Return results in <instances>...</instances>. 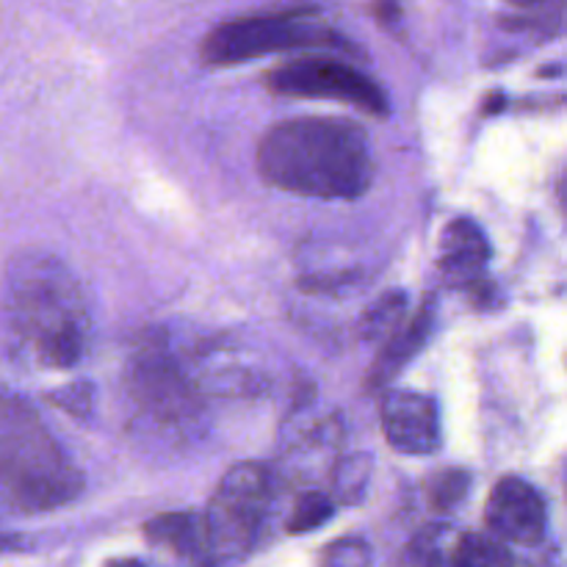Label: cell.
Here are the masks:
<instances>
[{
	"mask_svg": "<svg viewBox=\"0 0 567 567\" xmlns=\"http://www.w3.org/2000/svg\"><path fill=\"white\" fill-rule=\"evenodd\" d=\"M269 186L316 199H360L374 183V155L363 127L336 116H297L269 127L258 147Z\"/></svg>",
	"mask_w": 567,
	"mask_h": 567,
	"instance_id": "6da1fadb",
	"label": "cell"
},
{
	"mask_svg": "<svg viewBox=\"0 0 567 567\" xmlns=\"http://www.w3.org/2000/svg\"><path fill=\"white\" fill-rule=\"evenodd\" d=\"M6 330L44 369H70L86 354L92 316L81 282L53 255L28 249L9 264L0 291Z\"/></svg>",
	"mask_w": 567,
	"mask_h": 567,
	"instance_id": "7a4b0ae2",
	"label": "cell"
},
{
	"mask_svg": "<svg viewBox=\"0 0 567 567\" xmlns=\"http://www.w3.org/2000/svg\"><path fill=\"white\" fill-rule=\"evenodd\" d=\"M83 474L31 404L0 396V518H31L75 502Z\"/></svg>",
	"mask_w": 567,
	"mask_h": 567,
	"instance_id": "3957f363",
	"label": "cell"
},
{
	"mask_svg": "<svg viewBox=\"0 0 567 567\" xmlns=\"http://www.w3.org/2000/svg\"><path fill=\"white\" fill-rule=\"evenodd\" d=\"M271 504H275L271 471L258 463L233 465L221 476L203 518L210 557L221 563L247 557L264 535Z\"/></svg>",
	"mask_w": 567,
	"mask_h": 567,
	"instance_id": "277c9868",
	"label": "cell"
},
{
	"mask_svg": "<svg viewBox=\"0 0 567 567\" xmlns=\"http://www.w3.org/2000/svg\"><path fill=\"white\" fill-rule=\"evenodd\" d=\"M297 48H343V39L316 22V9H288L221 22L203 39L199 55L210 66H233Z\"/></svg>",
	"mask_w": 567,
	"mask_h": 567,
	"instance_id": "5b68a950",
	"label": "cell"
},
{
	"mask_svg": "<svg viewBox=\"0 0 567 567\" xmlns=\"http://www.w3.org/2000/svg\"><path fill=\"white\" fill-rule=\"evenodd\" d=\"M266 89L280 97L338 100L371 116H385L388 97L365 72L327 55H305L266 72Z\"/></svg>",
	"mask_w": 567,
	"mask_h": 567,
	"instance_id": "8992f818",
	"label": "cell"
},
{
	"mask_svg": "<svg viewBox=\"0 0 567 567\" xmlns=\"http://www.w3.org/2000/svg\"><path fill=\"white\" fill-rule=\"evenodd\" d=\"M485 520L496 540L537 546L546 537L548 509L537 487L520 476H504L487 498Z\"/></svg>",
	"mask_w": 567,
	"mask_h": 567,
	"instance_id": "52a82bcc",
	"label": "cell"
},
{
	"mask_svg": "<svg viewBox=\"0 0 567 567\" xmlns=\"http://www.w3.org/2000/svg\"><path fill=\"white\" fill-rule=\"evenodd\" d=\"M382 432L391 449L410 457H426L441 449L437 404L415 391H391L380 408Z\"/></svg>",
	"mask_w": 567,
	"mask_h": 567,
	"instance_id": "ba28073f",
	"label": "cell"
},
{
	"mask_svg": "<svg viewBox=\"0 0 567 567\" xmlns=\"http://www.w3.org/2000/svg\"><path fill=\"white\" fill-rule=\"evenodd\" d=\"M491 264V241L474 219H452L441 233L437 244V269L452 286H480Z\"/></svg>",
	"mask_w": 567,
	"mask_h": 567,
	"instance_id": "9c48e42d",
	"label": "cell"
},
{
	"mask_svg": "<svg viewBox=\"0 0 567 567\" xmlns=\"http://www.w3.org/2000/svg\"><path fill=\"white\" fill-rule=\"evenodd\" d=\"M432 327H435V310H432V299H426L419 308V313L413 319L404 321L385 343H382L380 358L374 360L369 371V385L371 388H385L415 354L424 349V343L430 341Z\"/></svg>",
	"mask_w": 567,
	"mask_h": 567,
	"instance_id": "30bf717a",
	"label": "cell"
},
{
	"mask_svg": "<svg viewBox=\"0 0 567 567\" xmlns=\"http://www.w3.org/2000/svg\"><path fill=\"white\" fill-rule=\"evenodd\" d=\"M144 537L153 546L166 548L177 557L192 559L194 565L208 563V535H205L203 515L194 513H164L144 526Z\"/></svg>",
	"mask_w": 567,
	"mask_h": 567,
	"instance_id": "8fae6325",
	"label": "cell"
},
{
	"mask_svg": "<svg viewBox=\"0 0 567 567\" xmlns=\"http://www.w3.org/2000/svg\"><path fill=\"white\" fill-rule=\"evenodd\" d=\"M457 535L449 526H430L408 543L402 554V567H452V554Z\"/></svg>",
	"mask_w": 567,
	"mask_h": 567,
	"instance_id": "7c38bea8",
	"label": "cell"
},
{
	"mask_svg": "<svg viewBox=\"0 0 567 567\" xmlns=\"http://www.w3.org/2000/svg\"><path fill=\"white\" fill-rule=\"evenodd\" d=\"M513 554L493 535L465 532L457 535L452 554V567H513Z\"/></svg>",
	"mask_w": 567,
	"mask_h": 567,
	"instance_id": "4fadbf2b",
	"label": "cell"
},
{
	"mask_svg": "<svg viewBox=\"0 0 567 567\" xmlns=\"http://www.w3.org/2000/svg\"><path fill=\"white\" fill-rule=\"evenodd\" d=\"M404 313H408V297L404 293H385L365 316L363 336L371 338V341L385 343L408 321Z\"/></svg>",
	"mask_w": 567,
	"mask_h": 567,
	"instance_id": "5bb4252c",
	"label": "cell"
},
{
	"mask_svg": "<svg viewBox=\"0 0 567 567\" xmlns=\"http://www.w3.org/2000/svg\"><path fill=\"white\" fill-rule=\"evenodd\" d=\"M332 513H336V507H332L330 496H324L319 491L302 493L297 498V504H293L291 515H288L286 529L291 535H305V532H313L319 526H324L332 518Z\"/></svg>",
	"mask_w": 567,
	"mask_h": 567,
	"instance_id": "9a60e30c",
	"label": "cell"
},
{
	"mask_svg": "<svg viewBox=\"0 0 567 567\" xmlns=\"http://www.w3.org/2000/svg\"><path fill=\"white\" fill-rule=\"evenodd\" d=\"M471 491V476L460 468H446L441 474H435L426 485V498L435 509L449 513V509L460 507L465 502Z\"/></svg>",
	"mask_w": 567,
	"mask_h": 567,
	"instance_id": "2e32d148",
	"label": "cell"
},
{
	"mask_svg": "<svg viewBox=\"0 0 567 567\" xmlns=\"http://www.w3.org/2000/svg\"><path fill=\"white\" fill-rule=\"evenodd\" d=\"M319 567H371L369 543L358 537H341L321 551Z\"/></svg>",
	"mask_w": 567,
	"mask_h": 567,
	"instance_id": "e0dca14e",
	"label": "cell"
},
{
	"mask_svg": "<svg viewBox=\"0 0 567 567\" xmlns=\"http://www.w3.org/2000/svg\"><path fill=\"white\" fill-rule=\"evenodd\" d=\"M374 14L382 25H391L399 20V3L396 0H374Z\"/></svg>",
	"mask_w": 567,
	"mask_h": 567,
	"instance_id": "ac0fdd59",
	"label": "cell"
},
{
	"mask_svg": "<svg viewBox=\"0 0 567 567\" xmlns=\"http://www.w3.org/2000/svg\"><path fill=\"white\" fill-rule=\"evenodd\" d=\"M103 567H144V565L138 563V559H111V563Z\"/></svg>",
	"mask_w": 567,
	"mask_h": 567,
	"instance_id": "d6986e66",
	"label": "cell"
},
{
	"mask_svg": "<svg viewBox=\"0 0 567 567\" xmlns=\"http://www.w3.org/2000/svg\"><path fill=\"white\" fill-rule=\"evenodd\" d=\"M513 6H520V9H529V6H537L543 3V0H509Z\"/></svg>",
	"mask_w": 567,
	"mask_h": 567,
	"instance_id": "ffe728a7",
	"label": "cell"
},
{
	"mask_svg": "<svg viewBox=\"0 0 567 567\" xmlns=\"http://www.w3.org/2000/svg\"><path fill=\"white\" fill-rule=\"evenodd\" d=\"M194 567H214V565H208V563H203V565H194Z\"/></svg>",
	"mask_w": 567,
	"mask_h": 567,
	"instance_id": "44dd1931",
	"label": "cell"
}]
</instances>
